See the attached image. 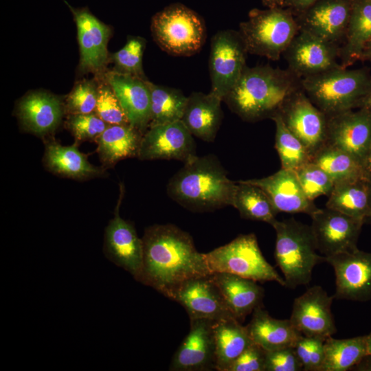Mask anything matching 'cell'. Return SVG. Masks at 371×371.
Segmentation results:
<instances>
[{
    "instance_id": "6da1fadb",
    "label": "cell",
    "mask_w": 371,
    "mask_h": 371,
    "mask_svg": "<svg viewBox=\"0 0 371 371\" xmlns=\"http://www.w3.org/2000/svg\"><path fill=\"white\" fill-rule=\"evenodd\" d=\"M143 265L137 281L171 300L186 280L210 275L192 236L172 224L148 227L143 237Z\"/></svg>"
},
{
    "instance_id": "7a4b0ae2",
    "label": "cell",
    "mask_w": 371,
    "mask_h": 371,
    "mask_svg": "<svg viewBox=\"0 0 371 371\" xmlns=\"http://www.w3.org/2000/svg\"><path fill=\"white\" fill-rule=\"evenodd\" d=\"M301 80L288 69L274 68L269 65L246 66L223 101L245 121L271 119L286 100L302 88Z\"/></svg>"
},
{
    "instance_id": "3957f363",
    "label": "cell",
    "mask_w": 371,
    "mask_h": 371,
    "mask_svg": "<svg viewBox=\"0 0 371 371\" xmlns=\"http://www.w3.org/2000/svg\"><path fill=\"white\" fill-rule=\"evenodd\" d=\"M237 183L230 180L214 155L195 157L169 180L168 196L193 212H210L232 205Z\"/></svg>"
},
{
    "instance_id": "277c9868",
    "label": "cell",
    "mask_w": 371,
    "mask_h": 371,
    "mask_svg": "<svg viewBox=\"0 0 371 371\" xmlns=\"http://www.w3.org/2000/svg\"><path fill=\"white\" fill-rule=\"evenodd\" d=\"M271 226L276 233L274 257L285 286L295 289L308 285L314 267L326 262V258L318 253L311 225L291 218L276 220Z\"/></svg>"
},
{
    "instance_id": "5b68a950",
    "label": "cell",
    "mask_w": 371,
    "mask_h": 371,
    "mask_svg": "<svg viewBox=\"0 0 371 371\" xmlns=\"http://www.w3.org/2000/svg\"><path fill=\"white\" fill-rule=\"evenodd\" d=\"M310 100L327 116L358 108L371 89V78L363 69L340 66L302 78Z\"/></svg>"
},
{
    "instance_id": "8992f818",
    "label": "cell",
    "mask_w": 371,
    "mask_h": 371,
    "mask_svg": "<svg viewBox=\"0 0 371 371\" xmlns=\"http://www.w3.org/2000/svg\"><path fill=\"white\" fill-rule=\"evenodd\" d=\"M247 53L278 60L299 32L295 16L285 8H254L239 25Z\"/></svg>"
},
{
    "instance_id": "52a82bcc",
    "label": "cell",
    "mask_w": 371,
    "mask_h": 371,
    "mask_svg": "<svg viewBox=\"0 0 371 371\" xmlns=\"http://www.w3.org/2000/svg\"><path fill=\"white\" fill-rule=\"evenodd\" d=\"M150 30L159 47L176 56L197 53L206 38L202 18L181 3H172L157 12L151 19Z\"/></svg>"
},
{
    "instance_id": "ba28073f",
    "label": "cell",
    "mask_w": 371,
    "mask_h": 371,
    "mask_svg": "<svg viewBox=\"0 0 371 371\" xmlns=\"http://www.w3.org/2000/svg\"><path fill=\"white\" fill-rule=\"evenodd\" d=\"M203 255L210 274L228 273L256 282H276L285 286L284 278L263 256L254 234H240Z\"/></svg>"
},
{
    "instance_id": "9c48e42d",
    "label": "cell",
    "mask_w": 371,
    "mask_h": 371,
    "mask_svg": "<svg viewBox=\"0 0 371 371\" xmlns=\"http://www.w3.org/2000/svg\"><path fill=\"white\" fill-rule=\"evenodd\" d=\"M247 54L238 32L221 30L214 35L211 39L209 58L210 93L223 100L246 67Z\"/></svg>"
},
{
    "instance_id": "30bf717a",
    "label": "cell",
    "mask_w": 371,
    "mask_h": 371,
    "mask_svg": "<svg viewBox=\"0 0 371 371\" xmlns=\"http://www.w3.org/2000/svg\"><path fill=\"white\" fill-rule=\"evenodd\" d=\"M278 113L312 156L326 144L328 117L310 100L302 87L286 100Z\"/></svg>"
},
{
    "instance_id": "8fae6325",
    "label": "cell",
    "mask_w": 371,
    "mask_h": 371,
    "mask_svg": "<svg viewBox=\"0 0 371 371\" xmlns=\"http://www.w3.org/2000/svg\"><path fill=\"white\" fill-rule=\"evenodd\" d=\"M311 216L317 249L325 258L358 249L363 220L328 207L319 208Z\"/></svg>"
},
{
    "instance_id": "7c38bea8",
    "label": "cell",
    "mask_w": 371,
    "mask_h": 371,
    "mask_svg": "<svg viewBox=\"0 0 371 371\" xmlns=\"http://www.w3.org/2000/svg\"><path fill=\"white\" fill-rule=\"evenodd\" d=\"M69 7L78 31L80 47L78 69L81 73H93L96 76L106 71L111 62L107 45L111 36L110 26L100 21L87 8Z\"/></svg>"
},
{
    "instance_id": "4fadbf2b",
    "label": "cell",
    "mask_w": 371,
    "mask_h": 371,
    "mask_svg": "<svg viewBox=\"0 0 371 371\" xmlns=\"http://www.w3.org/2000/svg\"><path fill=\"white\" fill-rule=\"evenodd\" d=\"M196 156L193 135L179 120L149 127L142 136L137 158L175 159L186 164Z\"/></svg>"
},
{
    "instance_id": "5bb4252c",
    "label": "cell",
    "mask_w": 371,
    "mask_h": 371,
    "mask_svg": "<svg viewBox=\"0 0 371 371\" xmlns=\"http://www.w3.org/2000/svg\"><path fill=\"white\" fill-rule=\"evenodd\" d=\"M335 274V299L355 302L371 300V252L357 249L326 257Z\"/></svg>"
},
{
    "instance_id": "9a60e30c",
    "label": "cell",
    "mask_w": 371,
    "mask_h": 371,
    "mask_svg": "<svg viewBox=\"0 0 371 371\" xmlns=\"http://www.w3.org/2000/svg\"><path fill=\"white\" fill-rule=\"evenodd\" d=\"M339 53L338 45L299 31L283 55L288 69L302 79L341 66Z\"/></svg>"
},
{
    "instance_id": "2e32d148",
    "label": "cell",
    "mask_w": 371,
    "mask_h": 371,
    "mask_svg": "<svg viewBox=\"0 0 371 371\" xmlns=\"http://www.w3.org/2000/svg\"><path fill=\"white\" fill-rule=\"evenodd\" d=\"M333 296L321 286L308 288L294 300L289 318L303 336L326 339L337 332L331 311Z\"/></svg>"
},
{
    "instance_id": "e0dca14e",
    "label": "cell",
    "mask_w": 371,
    "mask_h": 371,
    "mask_svg": "<svg viewBox=\"0 0 371 371\" xmlns=\"http://www.w3.org/2000/svg\"><path fill=\"white\" fill-rule=\"evenodd\" d=\"M353 0H317L295 15L299 31L337 44L344 39Z\"/></svg>"
},
{
    "instance_id": "ac0fdd59",
    "label": "cell",
    "mask_w": 371,
    "mask_h": 371,
    "mask_svg": "<svg viewBox=\"0 0 371 371\" xmlns=\"http://www.w3.org/2000/svg\"><path fill=\"white\" fill-rule=\"evenodd\" d=\"M327 117L326 144L347 152L363 166L371 144V111L359 108Z\"/></svg>"
},
{
    "instance_id": "d6986e66",
    "label": "cell",
    "mask_w": 371,
    "mask_h": 371,
    "mask_svg": "<svg viewBox=\"0 0 371 371\" xmlns=\"http://www.w3.org/2000/svg\"><path fill=\"white\" fill-rule=\"evenodd\" d=\"M122 198L121 194L114 217L105 229L104 252L109 260L137 280L143 265V242L134 225L123 219L119 214Z\"/></svg>"
},
{
    "instance_id": "ffe728a7",
    "label": "cell",
    "mask_w": 371,
    "mask_h": 371,
    "mask_svg": "<svg viewBox=\"0 0 371 371\" xmlns=\"http://www.w3.org/2000/svg\"><path fill=\"white\" fill-rule=\"evenodd\" d=\"M171 300L186 309L190 319H205L214 322L234 317L212 281L211 274L186 280L175 290Z\"/></svg>"
},
{
    "instance_id": "44dd1931",
    "label": "cell",
    "mask_w": 371,
    "mask_h": 371,
    "mask_svg": "<svg viewBox=\"0 0 371 371\" xmlns=\"http://www.w3.org/2000/svg\"><path fill=\"white\" fill-rule=\"evenodd\" d=\"M190 320L189 333L171 361L172 371H206L215 370L213 322L209 319Z\"/></svg>"
},
{
    "instance_id": "7402d4cb",
    "label": "cell",
    "mask_w": 371,
    "mask_h": 371,
    "mask_svg": "<svg viewBox=\"0 0 371 371\" xmlns=\"http://www.w3.org/2000/svg\"><path fill=\"white\" fill-rule=\"evenodd\" d=\"M102 75L115 93L129 124L144 134L150 117L148 80L115 69Z\"/></svg>"
},
{
    "instance_id": "603a6c76",
    "label": "cell",
    "mask_w": 371,
    "mask_h": 371,
    "mask_svg": "<svg viewBox=\"0 0 371 371\" xmlns=\"http://www.w3.org/2000/svg\"><path fill=\"white\" fill-rule=\"evenodd\" d=\"M260 187L279 212L313 215L318 208L304 194L295 171L281 168L261 179L243 180Z\"/></svg>"
},
{
    "instance_id": "cb8c5ba5",
    "label": "cell",
    "mask_w": 371,
    "mask_h": 371,
    "mask_svg": "<svg viewBox=\"0 0 371 371\" xmlns=\"http://www.w3.org/2000/svg\"><path fill=\"white\" fill-rule=\"evenodd\" d=\"M65 112L57 96L43 91H32L18 102L16 113L23 129L40 137L53 133Z\"/></svg>"
},
{
    "instance_id": "d4e9b609",
    "label": "cell",
    "mask_w": 371,
    "mask_h": 371,
    "mask_svg": "<svg viewBox=\"0 0 371 371\" xmlns=\"http://www.w3.org/2000/svg\"><path fill=\"white\" fill-rule=\"evenodd\" d=\"M233 316L240 322L263 306L264 289L256 281L228 273L211 274Z\"/></svg>"
},
{
    "instance_id": "484cf974",
    "label": "cell",
    "mask_w": 371,
    "mask_h": 371,
    "mask_svg": "<svg viewBox=\"0 0 371 371\" xmlns=\"http://www.w3.org/2000/svg\"><path fill=\"white\" fill-rule=\"evenodd\" d=\"M222 101L210 92H193L188 97L181 121L193 136L207 142L214 140L223 117Z\"/></svg>"
},
{
    "instance_id": "4316f807",
    "label": "cell",
    "mask_w": 371,
    "mask_h": 371,
    "mask_svg": "<svg viewBox=\"0 0 371 371\" xmlns=\"http://www.w3.org/2000/svg\"><path fill=\"white\" fill-rule=\"evenodd\" d=\"M246 326L252 342L266 351L294 347L302 335L289 319L272 317L263 306L255 308Z\"/></svg>"
},
{
    "instance_id": "83f0119b",
    "label": "cell",
    "mask_w": 371,
    "mask_h": 371,
    "mask_svg": "<svg viewBox=\"0 0 371 371\" xmlns=\"http://www.w3.org/2000/svg\"><path fill=\"white\" fill-rule=\"evenodd\" d=\"M43 162L47 170L63 177L87 179L104 175L103 168L92 165L77 144L63 146L55 141L46 144Z\"/></svg>"
},
{
    "instance_id": "f1b7e54d",
    "label": "cell",
    "mask_w": 371,
    "mask_h": 371,
    "mask_svg": "<svg viewBox=\"0 0 371 371\" xmlns=\"http://www.w3.org/2000/svg\"><path fill=\"white\" fill-rule=\"evenodd\" d=\"M215 370L227 371L232 363L253 342L246 326L234 317L213 322Z\"/></svg>"
},
{
    "instance_id": "f546056e",
    "label": "cell",
    "mask_w": 371,
    "mask_h": 371,
    "mask_svg": "<svg viewBox=\"0 0 371 371\" xmlns=\"http://www.w3.org/2000/svg\"><path fill=\"white\" fill-rule=\"evenodd\" d=\"M143 133L131 124H111L95 139L103 165L112 167L119 161L137 157Z\"/></svg>"
},
{
    "instance_id": "4dcf8cb0",
    "label": "cell",
    "mask_w": 371,
    "mask_h": 371,
    "mask_svg": "<svg viewBox=\"0 0 371 371\" xmlns=\"http://www.w3.org/2000/svg\"><path fill=\"white\" fill-rule=\"evenodd\" d=\"M344 40L339 58L341 65L346 68L361 57L371 41V0H353Z\"/></svg>"
},
{
    "instance_id": "1f68e13d",
    "label": "cell",
    "mask_w": 371,
    "mask_h": 371,
    "mask_svg": "<svg viewBox=\"0 0 371 371\" xmlns=\"http://www.w3.org/2000/svg\"><path fill=\"white\" fill-rule=\"evenodd\" d=\"M328 196L326 207L364 221L367 220L369 212L368 177L335 183Z\"/></svg>"
},
{
    "instance_id": "d6a6232c",
    "label": "cell",
    "mask_w": 371,
    "mask_h": 371,
    "mask_svg": "<svg viewBox=\"0 0 371 371\" xmlns=\"http://www.w3.org/2000/svg\"><path fill=\"white\" fill-rule=\"evenodd\" d=\"M321 371H347L368 357L367 335L348 339L326 338Z\"/></svg>"
},
{
    "instance_id": "836d02e7",
    "label": "cell",
    "mask_w": 371,
    "mask_h": 371,
    "mask_svg": "<svg viewBox=\"0 0 371 371\" xmlns=\"http://www.w3.org/2000/svg\"><path fill=\"white\" fill-rule=\"evenodd\" d=\"M311 161L323 169L334 183L366 179L369 175L354 157L328 144L312 156Z\"/></svg>"
},
{
    "instance_id": "e575fe53",
    "label": "cell",
    "mask_w": 371,
    "mask_h": 371,
    "mask_svg": "<svg viewBox=\"0 0 371 371\" xmlns=\"http://www.w3.org/2000/svg\"><path fill=\"white\" fill-rule=\"evenodd\" d=\"M236 190L232 205L243 218L262 221L272 225L278 213L267 194L258 186L243 180L236 181Z\"/></svg>"
},
{
    "instance_id": "d590c367",
    "label": "cell",
    "mask_w": 371,
    "mask_h": 371,
    "mask_svg": "<svg viewBox=\"0 0 371 371\" xmlns=\"http://www.w3.org/2000/svg\"><path fill=\"white\" fill-rule=\"evenodd\" d=\"M150 91L149 127L181 120L188 97L181 90L148 81Z\"/></svg>"
},
{
    "instance_id": "8d00e7d4",
    "label": "cell",
    "mask_w": 371,
    "mask_h": 371,
    "mask_svg": "<svg viewBox=\"0 0 371 371\" xmlns=\"http://www.w3.org/2000/svg\"><path fill=\"white\" fill-rule=\"evenodd\" d=\"M271 120L276 124L275 148L281 161V168L295 171L312 160V155L285 126L279 113Z\"/></svg>"
},
{
    "instance_id": "74e56055",
    "label": "cell",
    "mask_w": 371,
    "mask_h": 371,
    "mask_svg": "<svg viewBox=\"0 0 371 371\" xmlns=\"http://www.w3.org/2000/svg\"><path fill=\"white\" fill-rule=\"evenodd\" d=\"M145 47L144 38L140 36H129L121 49L111 54V62H113L115 67L114 69L146 79L142 67Z\"/></svg>"
},
{
    "instance_id": "f35d334b",
    "label": "cell",
    "mask_w": 371,
    "mask_h": 371,
    "mask_svg": "<svg viewBox=\"0 0 371 371\" xmlns=\"http://www.w3.org/2000/svg\"><path fill=\"white\" fill-rule=\"evenodd\" d=\"M98 95L97 79L78 82L68 94L64 104L67 115L95 113Z\"/></svg>"
},
{
    "instance_id": "ab89813d",
    "label": "cell",
    "mask_w": 371,
    "mask_h": 371,
    "mask_svg": "<svg viewBox=\"0 0 371 371\" xmlns=\"http://www.w3.org/2000/svg\"><path fill=\"white\" fill-rule=\"evenodd\" d=\"M295 172L304 194L311 201L322 195L328 196L333 188L335 183L330 176L312 161Z\"/></svg>"
},
{
    "instance_id": "60d3db41",
    "label": "cell",
    "mask_w": 371,
    "mask_h": 371,
    "mask_svg": "<svg viewBox=\"0 0 371 371\" xmlns=\"http://www.w3.org/2000/svg\"><path fill=\"white\" fill-rule=\"evenodd\" d=\"M98 95L95 113L108 124H130L111 85L103 75L96 78Z\"/></svg>"
},
{
    "instance_id": "b9f144b4",
    "label": "cell",
    "mask_w": 371,
    "mask_h": 371,
    "mask_svg": "<svg viewBox=\"0 0 371 371\" xmlns=\"http://www.w3.org/2000/svg\"><path fill=\"white\" fill-rule=\"evenodd\" d=\"M65 124L78 141H95L109 125L95 113L69 115Z\"/></svg>"
},
{
    "instance_id": "7bdbcfd3",
    "label": "cell",
    "mask_w": 371,
    "mask_h": 371,
    "mask_svg": "<svg viewBox=\"0 0 371 371\" xmlns=\"http://www.w3.org/2000/svg\"><path fill=\"white\" fill-rule=\"evenodd\" d=\"M302 365L294 347L266 351L265 371H300Z\"/></svg>"
},
{
    "instance_id": "ee69618b",
    "label": "cell",
    "mask_w": 371,
    "mask_h": 371,
    "mask_svg": "<svg viewBox=\"0 0 371 371\" xmlns=\"http://www.w3.org/2000/svg\"><path fill=\"white\" fill-rule=\"evenodd\" d=\"M266 350L252 343L232 363L227 371H265Z\"/></svg>"
},
{
    "instance_id": "f6af8a7d",
    "label": "cell",
    "mask_w": 371,
    "mask_h": 371,
    "mask_svg": "<svg viewBox=\"0 0 371 371\" xmlns=\"http://www.w3.org/2000/svg\"><path fill=\"white\" fill-rule=\"evenodd\" d=\"M314 339L315 337L301 335L294 346L304 371H309Z\"/></svg>"
},
{
    "instance_id": "bcb514c9",
    "label": "cell",
    "mask_w": 371,
    "mask_h": 371,
    "mask_svg": "<svg viewBox=\"0 0 371 371\" xmlns=\"http://www.w3.org/2000/svg\"><path fill=\"white\" fill-rule=\"evenodd\" d=\"M317 0H284V8L289 10L293 15L302 12Z\"/></svg>"
},
{
    "instance_id": "7dc6e473",
    "label": "cell",
    "mask_w": 371,
    "mask_h": 371,
    "mask_svg": "<svg viewBox=\"0 0 371 371\" xmlns=\"http://www.w3.org/2000/svg\"><path fill=\"white\" fill-rule=\"evenodd\" d=\"M358 108H363L371 111V89L361 100Z\"/></svg>"
},
{
    "instance_id": "c3c4849f",
    "label": "cell",
    "mask_w": 371,
    "mask_h": 371,
    "mask_svg": "<svg viewBox=\"0 0 371 371\" xmlns=\"http://www.w3.org/2000/svg\"><path fill=\"white\" fill-rule=\"evenodd\" d=\"M267 8H284V0H261Z\"/></svg>"
},
{
    "instance_id": "681fc988",
    "label": "cell",
    "mask_w": 371,
    "mask_h": 371,
    "mask_svg": "<svg viewBox=\"0 0 371 371\" xmlns=\"http://www.w3.org/2000/svg\"><path fill=\"white\" fill-rule=\"evenodd\" d=\"M363 166L368 173H371V144L368 151Z\"/></svg>"
},
{
    "instance_id": "f907efd6",
    "label": "cell",
    "mask_w": 371,
    "mask_h": 371,
    "mask_svg": "<svg viewBox=\"0 0 371 371\" xmlns=\"http://www.w3.org/2000/svg\"><path fill=\"white\" fill-rule=\"evenodd\" d=\"M361 58H363L371 61V41H369L366 45Z\"/></svg>"
},
{
    "instance_id": "816d5d0a",
    "label": "cell",
    "mask_w": 371,
    "mask_h": 371,
    "mask_svg": "<svg viewBox=\"0 0 371 371\" xmlns=\"http://www.w3.org/2000/svg\"><path fill=\"white\" fill-rule=\"evenodd\" d=\"M368 183L369 188V212L368 215V219L371 220V173H369L368 177Z\"/></svg>"
},
{
    "instance_id": "f5cc1de1",
    "label": "cell",
    "mask_w": 371,
    "mask_h": 371,
    "mask_svg": "<svg viewBox=\"0 0 371 371\" xmlns=\"http://www.w3.org/2000/svg\"><path fill=\"white\" fill-rule=\"evenodd\" d=\"M367 348L368 357H371V333L367 335Z\"/></svg>"
}]
</instances>
